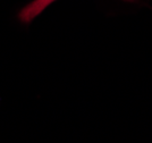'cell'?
<instances>
[{
    "mask_svg": "<svg viewBox=\"0 0 152 143\" xmlns=\"http://www.w3.org/2000/svg\"><path fill=\"white\" fill-rule=\"evenodd\" d=\"M57 0H33L19 10L17 17L24 24H30L35 17L41 15L48 7ZM126 2H137L139 0H123Z\"/></svg>",
    "mask_w": 152,
    "mask_h": 143,
    "instance_id": "cell-1",
    "label": "cell"
}]
</instances>
